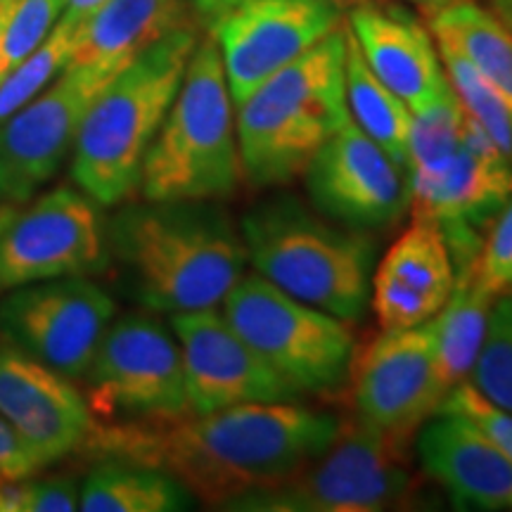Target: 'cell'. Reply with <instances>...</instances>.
I'll return each mask as SVG.
<instances>
[{"mask_svg":"<svg viewBox=\"0 0 512 512\" xmlns=\"http://www.w3.org/2000/svg\"><path fill=\"white\" fill-rule=\"evenodd\" d=\"M344 418L299 401L242 403L162 420L95 422L86 451L166 472L192 498L228 510L320 456Z\"/></svg>","mask_w":512,"mask_h":512,"instance_id":"cell-1","label":"cell"},{"mask_svg":"<svg viewBox=\"0 0 512 512\" xmlns=\"http://www.w3.org/2000/svg\"><path fill=\"white\" fill-rule=\"evenodd\" d=\"M107 252L145 309H219L247 268L240 223L214 200H143L105 223Z\"/></svg>","mask_w":512,"mask_h":512,"instance_id":"cell-2","label":"cell"},{"mask_svg":"<svg viewBox=\"0 0 512 512\" xmlns=\"http://www.w3.org/2000/svg\"><path fill=\"white\" fill-rule=\"evenodd\" d=\"M347 27L275 72L235 105L242 178L259 190L283 188L349 121Z\"/></svg>","mask_w":512,"mask_h":512,"instance_id":"cell-3","label":"cell"},{"mask_svg":"<svg viewBox=\"0 0 512 512\" xmlns=\"http://www.w3.org/2000/svg\"><path fill=\"white\" fill-rule=\"evenodd\" d=\"M181 27L133 57L88 107L74 143L72 181L98 207L126 202L197 46Z\"/></svg>","mask_w":512,"mask_h":512,"instance_id":"cell-4","label":"cell"},{"mask_svg":"<svg viewBox=\"0 0 512 512\" xmlns=\"http://www.w3.org/2000/svg\"><path fill=\"white\" fill-rule=\"evenodd\" d=\"M254 273L299 299L354 323L370 304L375 242L325 219L294 195L268 197L240 219Z\"/></svg>","mask_w":512,"mask_h":512,"instance_id":"cell-5","label":"cell"},{"mask_svg":"<svg viewBox=\"0 0 512 512\" xmlns=\"http://www.w3.org/2000/svg\"><path fill=\"white\" fill-rule=\"evenodd\" d=\"M242 181L235 102L214 38L197 41L143 171V200H223Z\"/></svg>","mask_w":512,"mask_h":512,"instance_id":"cell-6","label":"cell"},{"mask_svg":"<svg viewBox=\"0 0 512 512\" xmlns=\"http://www.w3.org/2000/svg\"><path fill=\"white\" fill-rule=\"evenodd\" d=\"M413 439L389 434L351 415L337 439L297 472L242 496L228 510L245 512H380L418 501Z\"/></svg>","mask_w":512,"mask_h":512,"instance_id":"cell-7","label":"cell"},{"mask_svg":"<svg viewBox=\"0 0 512 512\" xmlns=\"http://www.w3.org/2000/svg\"><path fill=\"white\" fill-rule=\"evenodd\" d=\"M221 313L242 339L299 394L347 392L356 337L347 320L299 302L261 275H242Z\"/></svg>","mask_w":512,"mask_h":512,"instance_id":"cell-8","label":"cell"},{"mask_svg":"<svg viewBox=\"0 0 512 512\" xmlns=\"http://www.w3.org/2000/svg\"><path fill=\"white\" fill-rule=\"evenodd\" d=\"M83 384L95 422L162 420L190 411L178 339L145 313L112 320Z\"/></svg>","mask_w":512,"mask_h":512,"instance_id":"cell-9","label":"cell"},{"mask_svg":"<svg viewBox=\"0 0 512 512\" xmlns=\"http://www.w3.org/2000/svg\"><path fill=\"white\" fill-rule=\"evenodd\" d=\"M98 204L74 188L0 202V294L15 287L98 273L107 266Z\"/></svg>","mask_w":512,"mask_h":512,"instance_id":"cell-10","label":"cell"},{"mask_svg":"<svg viewBox=\"0 0 512 512\" xmlns=\"http://www.w3.org/2000/svg\"><path fill=\"white\" fill-rule=\"evenodd\" d=\"M221 53L235 105L337 27L328 0H197Z\"/></svg>","mask_w":512,"mask_h":512,"instance_id":"cell-11","label":"cell"},{"mask_svg":"<svg viewBox=\"0 0 512 512\" xmlns=\"http://www.w3.org/2000/svg\"><path fill=\"white\" fill-rule=\"evenodd\" d=\"M114 299L86 275L3 292L0 337L69 380H83L112 325Z\"/></svg>","mask_w":512,"mask_h":512,"instance_id":"cell-12","label":"cell"},{"mask_svg":"<svg viewBox=\"0 0 512 512\" xmlns=\"http://www.w3.org/2000/svg\"><path fill=\"white\" fill-rule=\"evenodd\" d=\"M408 176L411 211L441 228L456 268L477 259L482 230L491 226L512 195V159L465 114L458 150L444 164L408 171Z\"/></svg>","mask_w":512,"mask_h":512,"instance_id":"cell-13","label":"cell"},{"mask_svg":"<svg viewBox=\"0 0 512 512\" xmlns=\"http://www.w3.org/2000/svg\"><path fill=\"white\" fill-rule=\"evenodd\" d=\"M119 72L67 64L34 100L0 124V202H24L74 150L88 107Z\"/></svg>","mask_w":512,"mask_h":512,"instance_id":"cell-14","label":"cell"},{"mask_svg":"<svg viewBox=\"0 0 512 512\" xmlns=\"http://www.w3.org/2000/svg\"><path fill=\"white\" fill-rule=\"evenodd\" d=\"M311 207L325 219L363 233L392 228L411 209V176L347 121L304 169Z\"/></svg>","mask_w":512,"mask_h":512,"instance_id":"cell-15","label":"cell"},{"mask_svg":"<svg viewBox=\"0 0 512 512\" xmlns=\"http://www.w3.org/2000/svg\"><path fill=\"white\" fill-rule=\"evenodd\" d=\"M354 415L375 430L415 439L444 403L434 356L432 320L415 328L382 330L356 354L349 380Z\"/></svg>","mask_w":512,"mask_h":512,"instance_id":"cell-16","label":"cell"},{"mask_svg":"<svg viewBox=\"0 0 512 512\" xmlns=\"http://www.w3.org/2000/svg\"><path fill=\"white\" fill-rule=\"evenodd\" d=\"M171 332L181 347L192 413L302 396L249 347L219 309L171 313Z\"/></svg>","mask_w":512,"mask_h":512,"instance_id":"cell-17","label":"cell"},{"mask_svg":"<svg viewBox=\"0 0 512 512\" xmlns=\"http://www.w3.org/2000/svg\"><path fill=\"white\" fill-rule=\"evenodd\" d=\"M0 415L27 439L46 467L81 451L95 425L74 380L12 344L0 347Z\"/></svg>","mask_w":512,"mask_h":512,"instance_id":"cell-18","label":"cell"},{"mask_svg":"<svg viewBox=\"0 0 512 512\" xmlns=\"http://www.w3.org/2000/svg\"><path fill=\"white\" fill-rule=\"evenodd\" d=\"M456 264L437 223L415 216L387 249L370 280V309L382 330L415 328L444 309Z\"/></svg>","mask_w":512,"mask_h":512,"instance_id":"cell-19","label":"cell"},{"mask_svg":"<svg viewBox=\"0 0 512 512\" xmlns=\"http://www.w3.org/2000/svg\"><path fill=\"white\" fill-rule=\"evenodd\" d=\"M425 477L463 510H512V463L472 420L441 406L415 432Z\"/></svg>","mask_w":512,"mask_h":512,"instance_id":"cell-20","label":"cell"},{"mask_svg":"<svg viewBox=\"0 0 512 512\" xmlns=\"http://www.w3.org/2000/svg\"><path fill=\"white\" fill-rule=\"evenodd\" d=\"M349 29L368 67L411 112L425 110L451 88L432 31L411 12L389 3L363 5L349 12Z\"/></svg>","mask_w":512,"mask_h":512,"instance_id":"cell-21","label":"cell"},{"mask_svg":"<svg viewBox=\"0 0 512 512\" xmlns=\"http://www.w3.org/2000/svg\"><path fill=\"white\" fill-rule=\"evenodd\" d=\"M190 27L183 0H107L76 31L69 64L121 72L171 31Z\"/></svg>","mask_w":512,"mask_h":512,"instance_id":"cell-22","label":"cell"},{"mask_svg":"<svg viewBox=\"0 0 512 512\" xmlns=\"http://www.w3.org/2000/svg\"><path fill=\"white\" fill-rule=\"evenodd\" d=\"M496 299V294L479 278L477 259L456 268V285L451 297L432 318L437 373L446 396L460 382L470 380L479 351L484 347Z\"/></svg>","mask_w":512,"mask_h":512,"instance_id":"cell-23","label":"cell"},{"mask_svg":"<svg viewBox=\"0 0 512 512\" xmlns=\"http://www.w3.org/2000/svg\"><path fill=\"white\" fill-rule=\"evenodd\" d=\"M427 22L434 41L465 57L512 112V29L475 0H456Z\"/></svg>","mask_w":512,"mask_h":512,"instance_id":"cell-24","label":"cell"},{"mask_svg":"<svg viewBox=\"0 0 512 512\" xmlns=\"http://www.w3.org/2000/svg\"><path fill=\"white\" fill-rule=\"evenodd\" d=\"M192 505L190 491L155 467L107 460L81 486L83 512H174Z\"/></svg>","mask_w":512,"mask_h":512,"instance_id":"cell-25","label":"cell"},{"mask_svg":"<svg viewBox=\"0 0 512 512\" xmlns=\"http://www.w3.org/2000/svg\"><path fill=\"white\" fill-rule=\"evenodd\" d=\"M349 119L373 138L389 157L408 169V136L413 112L399 95L389 91L368 67L354 34L347 27V57H344Z\"/></svg>","mask_w":512,"mask_h":512,"instance_id":"cell-26","label":"cell"},{"mask_svg":"<svg viewBox=\"0 0 512 512\" xmlns=\"http://www.w3.org/2000/svg\"><path fill=\"white\" fill-rule=\"evenodd\" d=\"M79 24L62 19L53 27L46 41L24 60L15 72L0 81V124L15 114L19 107L46 91L55 76H60L72 60Z\"/></svg>","mask_w":512,"mask_h":512,"instance_id":"cell-27","label":"cell"},{"mask_svg":"<svg viewBox=\"0 0 512 512\" xmlns=\"http://www.w3.org/2000/svg\"><path fill=\"white\" fill-rule=\"evenodd\" d=\"M441 62H444L448 83L467 117H472L489 133L491 140L501 147V152L512 159V112L498 91L472 67L456 50L439 46Z\"/></svg>","mask_w":512,"mask_h":512,"instance_id":"cell-28","label":"cell"},{"mask_svg":"<svg viewBox=\"0 0 512 512\" xmlns=\"http://www.w3.org/2000/svg\"><path fill=\"white\" fill-rule=\"evenodd\" d=\"M463 105L453 88L425 110L413 112L408 136V171H427L444 164L458 150L463 136Z\"/></svg>","mask_w":512,"mask_h":512,"instance_id":"cell-29","label":"cell"},{"mask_svg":"<svg viewBox=\"0 0 512 512\" xmlns=\"http://www.w3.org/2000/svg\"><path fill=\"white\" fill-rule=\"evenodd\" d=\"M470 382L486 399L512 413V292L501 294L491 309L484 347Z\"/></svg>","mask_w":512,"mask_h":512,"instance_id":"cell-30","label":"cell"},{"mask_svg":"<svg viewBox=\"0 0 512 512\" xmlns=\"http://www.w3.org/2000/svg\"><path fill=\"white\" fill-rule=\"evenodd\" d=\"M441 406L451 408V411L475 422L479 430L494 441L503 451V456L512 463V413L503 411L494 401L486 399L470 380L453 387Z\"/></svg>","mask_w":512,"mask_h":512,"instance_id":"cell-31","label":"cell"},{"mask_svg":"<svg viewBox=\"0 0 512 512\" xmlns=\"http://www.w3.org/2000/svg\"><path fill=\"white\" fill-rule=\"evenodd\" d=\"M477 271L496 297L512 292V195L491 221L489 235L477 256Z\"/></svg>","mask_w":512,"mask_h":512,"instance_id":"cell-32","label":"cell"},{"mask_svg":"<svg viewBox=\"0 0 512 512\" xmlns=\"http://www.w3.org/2000/svg\"><path fill=\"white\" fill-rule=\"evenodd\" d=\"M43 467L46 463L36 456L27 439L0 415V482L3 479L34 477Z\"/></svg>","mask_w":512,"mask_h":512,"instance_id":"cell-33","label":"cell"},{"mask_svg":"<svg viewBox=\"0 0 512 512\" xmlns=\"http://www.w3.org/2000/svg\"><path fill=\"white\" fill-rule=\"evenodd\" d=\"M81 503V486L72 477L34 479L31 512H74Z\"/></svg>","mask_w":512,"mask_h":512,"instance_id":"cell-34","label":"cell"},{"mask_svg":"<svg viewBox=\"0 0 512 512\" xmlns=\"http://www.w3.org/2000/svg\"><path fill=\"white\" fill-rule=\"evenodd\" d=\"M34 479H3L0 482V512H31Z\"/></svg>","mask_w":512,"mask_h":512,"instance_id":"cell-35","label":"cell"},{"mask_svg":"<svg viewBox=\"0 0 512 512\" xmlns=\"http://www.w3.org/2000/svg\"><path fill=\"white\" fill-rule=\"evenodd\" d=\"M105 3L107 0H67L62 19H69V22L79 24L81 27V24L88 22V19H91Z\"/></svg>","mask_w":512,"mask_h":512,"instance_id":"cell-36","label":"cell"},{"mask_svg":"<svg viewBox=\"0 0 512 512\" xmlns=\"http://www.w3.org/2000/svg\"><path fill=\"white\" fill-rule=\"evenodd\" d=\"M408 3L415 5V8H418L422 15L430 19L432 15H437L439 10H444L446 5L456 3V0H408Z\"/></svg>","mask_w":512,"mask_h":512,"instance_id":"cell-37","label":"cell"},{"mask_svg":"<svg viewBox=\"0 0 512 512\" xmlns=\"http://www.w3.org/2000/svg\"><path fill=\"white\" fill-rule=\"evenodd\" d=\"M330 5H335L339 12H351L356 8H363V5H377V3H387V0H328Z\"/></svg>","mask_w":512,"mask_h":512,"instance_id":"cell-38","label":"cell"},{"mask_svg":"<svg viewBox=\"0 0 512 512\" xmlns=\"http://www.w3.org/2000/svg\"><path fill=\"white\" fill-rule=\"evenodd\" d=\"M494 3L496 17L501 19L505 27L512 29V0H491Z\"/></svg>","mask_w":512,"mask_h":512,"instance_id":"cell-39","label":"cell"},{"mask_svg":"<svg viewBox=\"0 0 512 512\" xmlns=\"http://www.w3.org/2000/svg\"><path fill=\"white\" fill-rule=\"evenodd\" d=\"M17 0H0V41H3V31H5V24H8V19L12 15V10H15Z\"/></svg>","mask_w":512,"mask_h":512,"instance_id":"cell-40","label":"cell"}]
</instances>
